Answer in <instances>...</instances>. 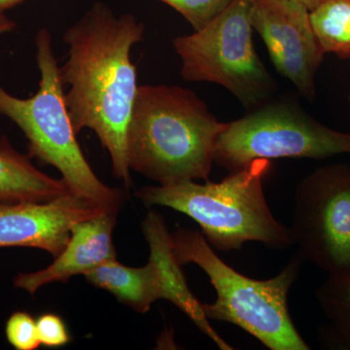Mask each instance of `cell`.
I'll return each instance as SVG.
<instances>
[{"instance_id":"obj_16","label":"cell","mask_w":350,"mask_h":350,"mask_svg":"<svg viewBox=\"0 0 350 350\" xmlns=\"http://www.w3.org/2000/svg\"><path fill=\"white\" fill-rule=\"evenodd\" d=\"M317 298L334 340L342 349H350V271L329 275Z\"/></svg>"},{"instance_id":"obj_4","label":"cell","mask_w":350,"mask_h":350,"mask_svg":"<svg viewBox=\"0 0 350 350\" xmlns=\"http://www.w3.org/2000/svg\"><path fill=\"white\" fill-rule=\"evenodd\" d=\"M172 239L178 261L197 265L215 289V301L202 304L209 321L234 324L271 350L310 349L297 330L288 306V295L304 262L298 254L278 275L258 280L223 261L199 231L177 228Z\"/></svg>"},{"instance_id":"obj_14","label":"cell","mask_w":350,"mask_h":350,"mask_svg":"<svg viewBox=\"0 0 350 350\" xmlns=\"http://www.w3.org/2000/svg\"><path fill=\"white\" fill-rule=\"evenodd\" d=\"M90 284L107 290L125 305L139 313H146L152 304L165 300L162 271L149 257L144 267L133 268L110 260L85 275Z\"/></svg>"},{"instance_id":"obj_22","label":"cell","mask_w":350,"mask_h":350,"mask_svg":"<svg viewBox=\"0 0 350 350\" xmlns=\"http://www.w3.org/2000/svg\"><path fill=\"white\" fill-rule=\"evenodd\" d=\"M296 1L300 2V3L308 7L310 11H312L313 9L317 8L320 3H322L324 0H296Z\"/></svg>"},{"instance_id":"obj_12","label":"cell","mask_w":350,"mask_h":350,"mask_svg":"<svg viewBox=\"0 0 350 350\" xmlns=\"http://www.w3.org/2000/svg\"><path fill=\"white\" fill-rule=\"evenodd\" d=\"M145 239L150 250V257L160 267L165 282V301L174 304L192 320L199 330L211 338L222 350L234 347L221 337L211 326L200 304L188 286L186 276L182 271L180 262L175 255L172 246V232L167 229L165 219L160 213L150 211L142 223Z\"/></svg>"},{"instance_id":"obj_19","label":"cell","mask_w":350,"mask_h":350,"mask_svg":"<svg viewBox=\"0 0 350 350\" xmlns=\"http://www.w3.org/2000/svg\"><path fill=\"white\" fill-rule=\"evenodd\" d=\"M40 344L47 347H61L70 340L64 320L54 313H44L36 320Z\"/></svg>"},{"instance_id":"obj_1","label":"cell","mask_w":350,"mask_h":350,"mask_svg":"<svg viewBox=\"0 0 350 350\" xmlns=\"http://www.w3.org/2000/svg\"><path fill=\"white\" fill-rule=\"evenodd\" d=\"M145 27L131 13L116 15L96 2L64 34L68 57L59 68L64 100L76 133H96L111 159L115 176L131 185L126 133L138 89L131 49Z\"/></svg>"},{"instance_id":"obj_7","label":"cell","mask_w":350,"mask_h":350,"mask_svg":"<svg viewBox=\"0 0 350 350\" xmlns=\"http://www.w3.org/2000/svg\"><path fill=\"white\" fill-rule=\"evenodd\" d=\"M350 154V133L329 128L297 103L269 100L225 124L215 163L229 172L256 160L321 159Z\"/></svg>"},{"instance_id":"obj_13","label":"cell","mask_w":350,"mask_h":350,"mask_svg":"<svg viewBox=\"0 0 350 350\" xmlns=\"http://www.w3.org/2000/svg\"><path fill=\"white\" fill-rule=\"evenodd\" d=\"M69 192L63 178L44 174L29 154L18 151L5 135L0 137V204L49 202Z\"/></svg>"},{"instance_id":"obj_17","label":"cell","mask_w":350,"mask_h":350,"mask_svg":"<svg viewBox=\"0 0 350 350\" xmlns=\"http://www.w3.org/2000/svg\"><path fill=\"white\" fill-rule=\"evenodd\" d=\"M180 14L194 31L208 24L232 0H158Z\"/></svg>"},{"instance_id":"obj_3","label":"cell","mask_w":350,"mask_h":350,"mask_svg":"<svg viewBox=\"0 0 350 350\" xmlns=\"http://www.w3.org/2000/svg\"><path fill=\"white\" fill-rule=\"evenodd\" d=\"M271 161H253L219 182L147 186L137 192L145 206L174 209L199 224L214 250H239L255 241L275 250L293 245L289 227L276 220L264 191Z\"/></svg>"},{"instance_id":"obj_5","label":"cell","mask_w":350,"mask_h":350,"mask_svg":"<svg viewBox=\"0 0 350 350\" xmlns=\"http://www.w3.org/2000/svg\"><path fill=\"white\" fill-rule=\"evenodd\" d=\"M36 59L40 72L38 92L21 98L0 85V115L23 131L29 156L56 167L73 193L119 209L121 193L96 176L78 142L64 100L52 36L46 27L36 33Z\"/></svg>"},{"instance_id":"obj_10","label":"cell","mask_w":350,"mask_h":350,"mask_svg":"<svg viewBox=\"0 0 350 350\" xmlns=\"http://www.w3.org/2000/svg\"><path fill=\"white\" fill-rule=\"evenodd\" d=\"M111 211L118 208L73 192L49 202L0 204V248H36L57 257L73 224Z\"/></svg>"},{"instance_id":"obj_21","label":"cell","mask_w":350,"mask_h":350,"mask_svg":"<svg viewBox=\"0 0 350 350\" xmlns=\"http://www.w3.org/2000/svg\"><path fill=\"white\" fill-rule=\"evenodd\" d=\"M25 0H0V15L6 14L7 11L12 9L13 7L19 5Z\"/></svg>"},{"instance_id":"obj_6","label":"cell","mask_w":350,"mask_h":350,"mask_svg":"<svg viewBox=\"0 0 350 350\" xmlns=\"http://www.w3.org/2000/svg\"><path fill=\"white\" fill-rule=\"evenodd\" d=\"M250 0H232L199 31L172 41L185 81L220 85L248 110L271 100L273 78L253 43Z\"/></svg>"},{"instance_id":"obj_20","label":"cell","mask_w":350,"mask_h":350,"mask_svg":"<svg viewBox=\"0 0 350 350\" xmlns=\"http://www.w3.org/2000/svg\"><path fill=\"white\" fill-rule=\"evenodd\" d=\"M16 27H17L16 22L7 17L6 14L0 15V36L9 33V32H12L16 29Z\"/></svg>"},{"instance_id":"obj_8","label":"cell","mask_w":350,"mask_h":350,"mask_svg":"<svg viewBox=\"0 0 350 350\" xmlns=\"http://www.w3.org/2000/svg\"><path fill=\"white\" fill-rule=\"evenodd\" d=\"M289 229L304 262L329 275L350 271V165H325L299 182Z\"/></svg>"},{"instance_id":"obj_11","label":"cell","mask_w":350,"mask_h":350,"mask_svg":"<svg viewBox=\"0 0 350 350\" xmlns=\"http://www.w3.org/2000/svg\"><path fill=\"white\" fill-rule=\"evenodd\" d=\"M117 213L107 211L73 224L66 248L52 264L40 271L16 275L14 287L33 295L51 282H68L73 276L85 275L103 262L116 259L112 234Z\"/></svg>"},{"instance_id":"obj_15","label":"cell","mask_w":350,"mask_h":350,"mask_svg":"<svg viewBox=\"0 0 350 350\" xmlns=\"http://www.w3.org/2000/svg\"><path fill=\"white\" fill-rule=\"evenodd\" d=\"M310 20L324 53L350 59V0H324Z\"/></svg>"},{"instance_id":"obj_2","label":"cell","mask_w":350,"mask_h":350,"mask_svg":"<svg viewBox=\"0 0 350 350\" xmlns=\"http://www.w3.org/2000/svg\"><path fill=\"white\" fill-rule=\"evenodd\" d=\"M225 124L191 90L138 86L126 133L129 167L159 185L207 181Z\"/></svg>"},{"instance_id":"obj_9","label":"cell","mask_w":350,"mask_h":350,"mask_svg":"<svg viewBox=\"0 0 350 350\" xmlns=\"http://www.w3.org/2000/svg\"><path fill=\"white\" fill-rule=\"evenodd\" d=\"M250 21L278 72L312 100L325 53L313 29L310 9L296 0H250Z\"/></svg>"},{"instance_id":"obj_18","label":"cell","mask_w":350,"mask_h":350,"mask_svg":"<svg viewBox=\"0 0 350 350\" xmlns=\"http://www.w3.org/2000/svg\"><path fill=\"white\" fill-rule=\"evenodd\" d=\"M5 335L9 344L17 350H36L41 345L36 320L29 312L12 313L6 322Z\"/></svg>"},{"instance_id":"obj_23","label":"cell","mask_w":350,"mask_h":350,"mask_svg":"<svg viewBox=\"0 0 350 350\" xmlns=\"http://www.w3.org/2000/svg\"><path fill=\"white\" fill-rule=\"evenodd\" d=\"M349 101H350V96H349Z\"/></svg>"}]
</instances>
